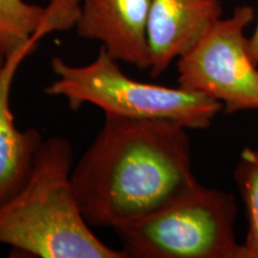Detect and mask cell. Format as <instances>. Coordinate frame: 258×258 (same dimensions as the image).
Returning <instances> with one entry per match:
<instances>
[{"label": "cell", "mask_w": 258, "mask_h": 258, "mask_svg": "<svg viewBox=\"0 0 258 258\" xmlns=\"http://www.w3.org/2000/svg\"><path fill=\"white\" fill-rule=\"evenodd\" d=\"M188 131L172 121L105 116L71 175L86 222L115 231L198 184Z\"/></svg>", "instance_id": "6da1fadb"}, {"label": "cell", "mask_w": 258, "mask_h": 258, "mask_svg": "<svg viewBox=\"0 0 258 258\" xmlns=\"http://www.w3.org/2000/svg\"><path fill=\"white\" fill-rule=\"evenodd\" d=\"M69 139H44L25 184L0 205V244L36 258H127L97 238L84 219L71 175Z\"/></svg>", "instance_id": "7a4b0ae2"}, {"label": "cell", "mask_w": 258, "mask_h": 258, "mask_svg": "<svg viewBox=\"0 0 258 258\" xmlns=\"http://www.w3.org/2000/svg\"><path fill=\"white\" fill-rule=\"evenodd\" d=\"M50 67L56 78L43 92L63 97L72 110L92 104L105 116L172 121L190 131L211 127L224 109L205 93L129 78L103 47L88 64L76 66L54 56Z\"/></svg>", "instance_id": "3957f363"}, {"label": "cell", "mask_w": 258, "mask_h": 258, "mask_svg": "<svg viewBox=\"0 0 258 258\" xmlns=\"http://www.w3.org/2000/svg\"><path fill=\"white\" fill-rule=\"evenodd\" d=\"M235 215L233 195L198 183L115 233L127 258H243Z\"/></svg>", "instance_id": "277c9868"}, {"label": "cell", "mask_w": 258, "mask_h": 258, "mask_svg": "<svg viewBox=\"0 0 258 258\" xmlns=\"http://www.w3.org/2000/svg\"><path fill=\"white\" fill-rule=\"evenodd\" d=\"M254 18L252 6L240 5L213 24L177 59L178 86L212 97L226 114L258 110V64L245 36Z\"/></svg>", "instance_id": "5b68a950"}, {"label": "cell", "mask_w": 258, "mask_h": 258, "mask_svg": "<svg viewBox=\"0 0 258 258\" xmlns=\"http://www.w3.org/2000/svg\"><path fill=\"white\" fill-rule=\"evenodd\" d=\"M151 4L152 0H80L77 34L98 41L118 62L148 71Z\"/></svg>", "instance_id": "8992f818"}, {"label": "cell", "mask_w": 258, "mask_h": 258, "mask_svg": "<svg viewBox=\"0 0 258 258\" xmlns=\"http://www.w3.org/2000/svg\"><path fill=\"white\" fill-rule=\"evenodd\" d=\"M220 18L221 0H152L147 30L151 77H160Z\"/></svg>", "instance_id": "52a82bcc"}, {"label": "cell", "mask_w": 258, "mask_h": 258, "mask_svg": "<svg viewBox=\"0 0 258 258\" xmlns=\"http://www.w3.org/2000/svg\"><path fill=\"white\" fill-rule=\"evenodd\" d=\"M42 38H32L16 49L6 56L0 69V205L25 184L44 141L36 128L18 129L10 106V96L19 66Z\"/></svg>", "instance_id": "ba28073f"}, {"label": "cell", "mask_w": 258, "mask_h": 258, "mask_svg": "<svg viewBox=\"0 0 258 258\" xmlns=\"http://www.w3.org/2000/svg\"><path fill=\"white\" fill-rule=\"evenodd\" d=\"M80 0H51L42 8L24 0H0V50L9 56L32 38L76 27Z\"/></svg>", "instance_id": "9c48e42d"}, {"label": "cell", "mask_w": 258, "mask_h": 258, "mask_svg": "<svg viewBox=\"0 0 258 258\" xmlns=\"http://www.w3.org/2000/svg\"><path fill=\"white\" fill-rule=\"evenodd\" d=\"M234 179L247 219V232L241 243L243 258H258V148L246 147L241 151Z\"/></svg>", "instance_id": "30bf717a"}, {"label": "cell", "mask_w": 258, "mask_h": 258, "mask_svg": "<svg viewBox=\"0 0 258 258\" xmlns=\"http://www.w3.org/2000/svg\"><path fill=\"white\" fill-rule=\"evenodd\" d=\"M256 25H254L252 35L249 37V51L250 56L256 64H258V0H256Z\"/></svg>", "instance_id": "8fae6325"}, {"label": "cell", "mask_w": 258, "mask_h": 258, "mask_svg": "<svg viewBox=\"0 0 258 258\" xmlns=\"http://www.w3.org/2000/svg\"><path fill=\"white\" fill-rule=\"evenodd\" d=\"M5 60H6V56L4 55V54H3V51L0 50V69H2L3 64H4Z\"/></svg>", "instance_id": "7c38bea8"}]
</instances>
